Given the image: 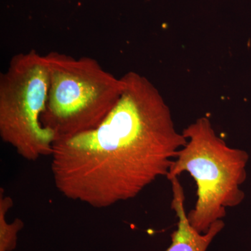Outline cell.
<instances>
[{
	"label": "cell",
	"mask_w": 251,
	"mask_h": 251,
	"mask_svg": "<svg viewBox=\"0 0 251 251\" xmlns=\"http://www.w3.org/2000/svg\"><path fill=\"white\" fill-rule=\"evenodd\" d=\"M122 77L121 97L103 122L57 140L51 155L57 191L96 209L133 199L158 178L166 177L187 142L149 79L134 72Z\"/></svg>",
	"instance_id": "cell-1"
},
{
	"label": "cell",
	"mask_w": 251,
	"mask_h": 251,
	"mask_svg": "<svg viewBox=\"0 0 251 251\" xmlns=\"http://www.w3.org/2000/svg\"><path fill=\"white\" fill-rule=\"evenodd\" d=\"M187 140L173 162L166 178L171 180L187 172L197 186V201L187 214L190 224L201 233L223 220L227 209L244 198L239 188L246 177L248 156L230 148L216 134L206 117L198 118L182 131Z\"/></svg>",
	"instance_id": "cell-2"
},
{
	"label": "cell",
	"mask_w": 251,
	"mask_h": 251,
	"mask_svg": "<svg viewBox=\"0 0 251 251\" xmlns=\"http://www.w3.org/2000/svg\"><path fill=\"white\" fill-rule=\"evenodd\" d=\"M49 85L43 125L57 140L98 127L116 105L124 81L90 57L75 58L52 51L45 54Z\"/></svg>",
	"instance_id": "cell-3"
},
{
	"label": "cell",
	"mask_w": 251,
	"mask_h": 251,
	"mask_svg": "<svg viewBox=\"0 0 251 251\" xmlns=\"http://www.w3.org/2000/svg\"><path fill=\"white\" fill-rule=\"evenodd\" d=\"M49 77L45 55L15 54L0 74V137L29 161L52 155L56 137L41 122Z\"/></svg>",
	"instance_id": "cell-4"
},
{
	"label": "cell",
	"mask_w": 251,
	"mask_h": 251,
	"mask_svg": "<svg viewBox=\"0 0 251 251\" xmlns=\"http://www.w3.org/2000/svg\"><path fill=\"white\" fill-rule=\"evenodd\" d=\"M173 199L171 208L178 218L177 228L171 234V244L164 251H206L211 243L225 227L223 220L211 225L206 233H201L190 224L185 210V194L179 176L170 180Z\"/></svg>",
	"instance_id": "cell-5"
},
{
	"label": "cell",
	"mask_w": 251,
	"mask_h": 251,
	"mask_svg": "<svg viewBox=\"0 0 251 251\" xmlns=\"http://www.w3.org/2000/svg\"><path fill=\"white\" fill-rule=\"evenodd\" d=\"M14 205L10 196H5L4 190L0 189V251H12L17 244L18 232L24 227L22 220L16 219L12 223L6 221V215Z\"/></svg>",
	"instance_id": "cell-6"
}]
</instances>
